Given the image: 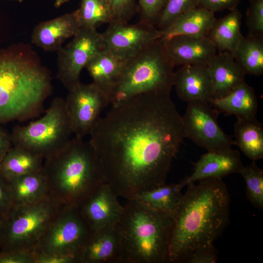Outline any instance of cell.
<instances>
[{"mask_svg":"<svg viewBox=\"0 0 263 263\" xmlns=\"http://www.w3.org/2000/svg\"><path fill=\"white\" fill-rule=\"evenodd\" d=\"M125 60L102 49L89 61L85 68L93 82L108 95L116 82Z\"/></svg>","mask_w":263,"mask_h":263,"instance_id":"23","label":"cell"},{"mask_svg":"<svg viewBox=\"0 0 263 263\" xmlns=\"http://www.w3.org/2000/svg\"><path fill=\"white\" fill-rule=\"evenodd\" d=\"M73 133L65 100L57 97L40 118L15 127L10 138L13 146L28 150L45 159L62 150Z\"/></svg>","mask_w":263,"mask_h":263,"instance_id":"8","label":"cell"},{"mask_svg":"<svg viewBox=\"0 0 263 263\" xmlns=\"http://www.w3.org/2000/svg\"><path fill=\"white\" fill-rule=\"evenodd\" d=\"M167 0H138V12L140 13L141 19L155 26Z\"/></svg>","mask_w":263,"mask_h":263,"instance_id":"35","label":"cell"},{"mask_svg":"<svg viewBox=\"0 0 263 263\" xmlns=\"http://www.w3.org/2000/svg\"><path fill=\"white\" fill-rule=\"evenodd\" d=\"M81 27L96 29L112 21V14L107 0H81L76 9Z\"/></svg>","mask_w":263,"mask_h":263,"instance_id":"30","label":"cell"},{"mask_svg":"<svg viewBox=\"0 0 263 263\" xmlns=\"http://www.w3.org/2000/svg\"><path fill=\"white\" fill-rule=\"evenodd\" d=\"M52 91L51 73L29 45L0 48V121L35 117Z\"/></svg>","mask_w":263,"mask_h":263,"instance_id":"3","label":"cell"},{"mask_svg":"<svg viewBox=\"0 0 263 263\" xmlns=\"http://www.w3.org/2000/svg\"><path fill=\"white\" fill-rule=\"evenodd\" d=\"M13 205L9 181L0 173V220Z\"/></svg>","mask_w":263,"mask_h":263,"instance_id":"39","label":"cell"},{"mask_svg":"<svg viewBox=\"0 0 263 263\" xmlns=\"http://www.w3.org/2000/svg\"><path fill=\"white\" fill-rule=\"evenodd\" d=\"M69 0H56L54 4V6L56 8L60 7L62 5L65 3L68 2Z\"/></svg>","mask_w":263,"mask_h":263,"instance_id":"42","label":"cell"},{"mask_svg":"<svg viewBox=\"0 0 263 263\" xmlns=\"http://www.w3.org/2000/svg\"><path fill=\"white\" fill-rule=\"evenodd\" d=\"M106 183L127 200L166 183L185 138L170 93H149L113 106L91 133Z\"/></svg>","mask_w":263,"mask_h":263,"instance_id":"1","label":"cell"},{"mask_svg":"<svg viewBox=\"0 0 263 263\" xmlns=\"http://www.w3.org/2000/svg\"><path fill=\"white\" fill-rule=\"evenodd\" d=\"M182 116L185 138H188L207 151L231 148L234 145L232 137L220 127L219 112L209 103L195 101L188 103Z\"/></svg>","mask_w":263,"mask_h":263,"instance_id":"10","label":"cell"},{"mask_svg":"<svg viewBox=\"0 0 263 263\" xmlns=\"http://www.w3.org/2000/svg\"><path fill=\"white\" fill-rule=\"evenodd\" d=\"M188 186L173 215L169 263H186L199 246L213 244L229 222L230 195L222 179Z\"/></svg>","mask_w":263,"mask_h":263,"instance_id":"2","label":"cell"},{"mask_svg":"<svg viewBox=\"0 0 263 263\" xmlns=\"http://www.w3.org/2000/svg\"><path fill=\"white\" fill-rule=\"evenodd\" d=\"M63 206L49 195L34 203L13 205L0 220V252L32 251Z\"/></svg>","mask_w":263,"mask_h":263,"instance_id":"7","label":"cell"},{"mask_svg":"<svg viewBox=\"0 0 263 263\" xmlns=\"http://www.w3.org/2000/svg\"><path fill=\"white\" fill-rule=\"evenodd\" d=\"M10 135L0 128V162L11 147Z\"/></svg>","mask_w":263,"mask_h":263,"instance_id":"41","label":"cell"},{"mask_svg":"<svg viewBox=\"0 0 263 263\" xmlns=\"http://www.w3.org/2000/svg\"><path fill=\"white\" fill-rule=\"evenodd\" d=\"M89 225L78 207L63 206L41 237L32 252L75 257L91 234Z\"/></svg>","mask_w":263,"mask_h":263,"instance_id":"9","label":"cell"},{"mask_svg":"<svg viewBox=\"0 0 263 263\" xmlns=\"http://www.w3.org/2000/svg\"><path fill=\"white\" fill-rule=\"evenodd\" d=\"M102 34L103 48L126 60L161 38L154 25L140 19L134 24L113 22Z\"/></svg>","mask_w":263,"mask_h":263,"instance_id":"13","label":"cell"},{"mask_svg":"<svg viewBox=\"0 0 263 263\" xmlns=\"http://www.w3.org/2000/svg\"><path fill=\"white\" fill-rule=\"evenodd\" d=\"M173 87L178 97L189 103L214 99L212 79L207 65H185L174 73Z\"/></svg>","mask_w":263,"mask_h":263,"instance_id":"17","label":"cell"},{"mask_svg":"<svg viewBox=\"0 0 263 263\" xmlns=\"http://www.w3.org/2000/svg\"><path fill=\"white\" fill-rule=\"evenodd\" d=\"M207 66L213 83L214 99L226 96L245 82V74L230 53H217Z\"/></svg>","mask_w":263,"mask_h":263,"instance_id":"20","label":"cell"},{"mask_svg":"<svg viewBox=\"0 0 263 263\" xmlns=\"http://www.w3.org/2000/svg\"><path fill=\"white\" fill-rule=\"evenodd\" d=\"M102 49V34L96 29L81 27L71 41L57 51V78L69 91L81 82L82 69Z\"/></svg>","mask_w":263,"mask_h":263,"instance_id":"12","label":"cell"},{"mask_svg":"<svg viewBox=\"0 0 263 263\" xmlns=\"http://www.w3.org/2000/svg\"><path fill=\"white\" fill-rule=\"evenodd\" d=\"M173 216L128 200L116 223L125 263H169Z\"/></svg>","mask_w":263,"mask_h":263,"instance_id":"5","label":"cell"},{"mask_svg":"<svg viewBox=\"0 0 263 263\" xmlns=\"http://www.w3.org/2000/svg\"><path fill=\"white\" fill-rule=\"evenodd\" d=\"M81 27L77 10L39 23L34 28L31 42L46 51H58Z\"/></svg>","mask_w":263,"mask_h":263,"instance_id":"19","label":"cell"},{"mask_svg":"<svg viewBox=\"0 0 263 263\" xmlns=\"http://www.w3.org/2000/svg\"><path fill=\"white\" fill-rule=\"evenodd\" d=\"M217 251L213 244H210L196 248L188 257L186 263H214L217 261Z\"/></svg>","mask_w":263,"mask_h":263,"instance_id":"36","label":"cell"},{"mask_svg":"<svg viewBox=\"0 0 263 263\" xmlns=\"http://www.w3.org/2000/svg\"><path fill=\"white\" fill-rule=\"evenodd\" d=\"M209 104L219 112L237 118L256 117L258 102L254 88L245 82L226 96L215 99Z\"/></svg>","mask_w":263,"mask_h":263,"instance_id":"22","label":"cell"},{"mask_svg":"<svg viewBox=\"0 0 263 263\" xmlns=\"http://www.w3.org/2000/svg\"><path fill=\"white\" fill-rule=\"evenodd\" d=\"M200 0H168L156 27L163 29L186 12L199 6Z\"/></svg>","mask_w":263,"mask_h":263,"instance_id":"32","label":"cell"},{"mask_svg":"<svg viewBox=\"0 0 263 263\" xmlns=\"http://www.w3.org/2000/svg\"><path fill=\"white\" fill-rule=\"evenodd\" d=\"M231 54L245 75L263 74V37L243 36Z\"/></svg>","mask_w":263,"mask_h":263,"instance_id":"28","label":"cell"},{"mask_svg":"<svg viewBox=\"0 0 263 263\" xmlns=\"http://www.w3.org/2000/svg\"><path fill=\"white\" fill-rule=\"evenodd\" d=\"M65 101L73 132L80 139L91 134L110 104L107 94L94 82H80L69 90Z\"/></svg>","mask_w":263,"mask_h":263,"instance_id":"11","label":"cell"},{"mask_svg":"<svg viewBox=\"0 0 263 263\" xmlns=\"http://www.w3.org/2000/svg\"><path fill=\"white\" fill-rule=\"evenodd\" d=\"M234 145L252 161L263 158V127L256 117L237 118L233 126Z\"/></svg>","mask_w":263,"mask_h":263,"instance_id":"24","label":"cell"},{"mask_svg":"<svg viewBox=\"0 0 263 263\" xmlns=\"http://www.w3.org/2000/svg\"><path fill=\"white\" fill-rule=\"evenodd\" d=\"M243 166L240 152L231 148L207 151L195 163L191 174L180 182L184 187L206 179H222L232 173H239Z\"/></svg>","mask_w":263,"mask_h":263,"instance_id":"16","label":"cell"},{"mask_svg":"<svg viewBox=\"0 0 263 263\" xmlns=\"http://www.w3.org/2000/svg\"><path fill=\"white\" fill-rule=\"evenodd\" d=\"M8 0L16 1L19 2H22L23 1V0Z\"/></svg>","mask_w":263,"mask_h":263,"instance_id":"43","label":"cell"},{"mask_svg":"<svg viewBox=\"0 0 263 263\" xmlns=\"http://www.w3.org/2000/svg\"></svg>","mask_w":263,"mask_h":263,"instance_id":"44","label":"cell"},{"mask_svg":"<svg viewBox=\"0 0 263 263\" xmlns=\"http://www.w3.org/2000/svg\"><path fill=\"white\" fill-rule=\"evenodd\" d=\"M164 41L174 66L188 64L207 65L217 52L207 37L178 36Z\"/></svg>","mask_w":263,"mask_h":263,"instance_id":"18","label":"cell"},{"mask_svg":"<svg viewBox=\"0 0 263 263\" xmlns=\"http://www.w3.org/2000/svg\"><path fill=\"white\" fill-rule=\"evenodd\" d=\"M174 67L164 40H156L125 60L118 79L109 94L110 104L115 106L146 94L170 93L173 87Z\"/></svg>","mask_w":263,"mask_h":263,"instance_id":"6","label":"cell"},{"mask_svg":"<svg viewBox=\"0 0 263 263\" xmlns=\"http://www.w3.org/2000/svg\"><path fill=\"white\" fill-rule=\"evenodd\" d=\"M239 173L243 177L246 194L251 203L260 210L263 209V170L255 161L241 168Z\"/></svg>","mask_w":263,"mask_h":263,"instance_id":"31","label":"cell"},{"mask_svg":"<svg viewBox=\"0 0 263 263\" xmlns=\"http://www.w3.org/2000/svg\"><path fill=\"white\" fill-rule=\"evenodd\" d=\"M34 254L35 263H78L77 258L72 256L35 253Z\"/></svg>","mask_w":263,"mask_h":263,"instance_id":"40","label":"cell"},{"mask_svg":"<svg viewBox=\"0 0 263 263\" xmlns=\"http://www.w3.org/2000/svg\"><path fill=\"white\" fill-rule=\"evenodd\" d=\"M107 0L112 14L111 22H128L138 12V0Z\"/></svg>","mask_w":263,"mask_h":263,"instance_id":"33","label":"cell"},{"mask_svg":"<svg viewBox=\"0 0 263 263\" xmlns=\"http://www.w3.org/2000/svg\"><path fill=\"white\" fill-rule=\"evenodd\" d=\"M180 182L165 183L149 190L142 192L133 199L156 210L174 215L182 199Z\"/></svg>","mask_w":263,"mask_h":263,"instance_id":"29","label":"cell"},{"mask_svg":"<svg viewBox=\"0 0 263 263\" xmlns=\"http://www.w3.org/2000/svg\"><path fill=\"white\" fill-rule=\"evenodd\" d=\"M0 263H35L31 251H12L0 252Z\"/></svg>","mask_w":263,"mask_h":263,"instance_id":"37","label":"cell"},{"mask_svg":"<svg viewBox=\"0 0 263 263\" xmlns=\"http://www.w3.org/2000/svg\"><path fill=\"white\" fill-rule=\"evenodd\" d=\"M48 195L63 206L79 207L106 183L98 155L90 142L75 137L56 154L44 159Z\"/></svg>","mask_w":263,"mask_h":263,"instance_id":"4","label":"cell"},{"mask_svg":"<svg viewBox=\"0 0 263 263\" xmlns=\"http://www.w3.org/2000/svg\"><path fill=\"white\" fill-rule=\"evenodd\" d=\"M246 13L249 34L263 37V0H250Z\"/></svg>","mask_w":263,"mask_h":263,"instance_id":"34","label":"cell"},{"mask_svg":"<svg viewBox=\"0 0 263 263\" xmlns=\"http://www.w3.org/2000/svg\"><path fill=\"white\" fill-rule=\"evenodd\" d=\"M79 263H125L116 224L92 231L80 252Z\"/></svg>","mask_w":263,"mask_h":263,"instance_id":"15","label":"cell"},{"mask_svg":"<svg viewBox=\"0 0 263 263\" xmlns=\"http://www.w3.org/2000/svg\"><path fill=\"white\" fill-rule=\"evenodd\" d=\"M8 181L13 205L34 203L48 196L47 181L42 169Z\"/></svg>","mask_w":263,"mask_h":263,"instance_id":"25","label":"cell"},{"mask_svg":"<svg viewBox=\"0 0 263 263\" xmlns=\"http://www.w3.org/2000/svg\"><path fill=\"white\" fill-rule=\"evenodd\" d=\"M216 19L214 14L197 7L183 14L166 28L159 30L166 40L178 36L206 37Z\"/></svg>","mask_w":263,"mask_h":263,"instance_id":"21","label":"cell"},{"mask_svg":"<svg viewBox=\"0 0 263 263\" xmlns=\"http://www.w3.org/2000/svg\"><path fill=\"white\" fill-rule=\"evenodd\" d=\"M242 16L237 9L216 19L207 37L219 52L232 53L243 36L241 32Z\"/></svg>","mask_w":263,"mask_h":263,"instance_id":"26","label":"cell"},{"mask_svg":"<svg viewBox=\"0 0 263 263\" xmlns=\"http://www.w3.org/2000/svg\"><path fill=\"white\" fill-rule=\"evenodd\" d=\"M241 0H200L199 7L213 13L225 10L232 11L236 8Z\"/></svg>","mask_w":263,"mask_h":263,"instance_id":"38","label":"cell"},{"mask_svg":"<svg viewBox=\"0 0 263 263\" xmlns=\"http://www.w3.org/2000/svg\"><path fill=\"white\" fill-rule=\"evenodd\" d=\"M118 196L105 183L92 193L79 206L80 212L92 231L115 225L123 206Z\"/></svg>","mask_w":263,"mask_h":263,"instance_id":"14","label":"cell"},{"mask_svg":"<svg viewBox=\"0 0 263 263\" xmlns=\"http://www.w3.org/2000/svg\"><path fill=\"white\" fill-rule=\"evenodd\" d=\"M44 158L20 147H11L0 162V173L7 180L42 169Z\"/></svg>","mask_w":263,"mask_h":263,"instance_id":"27","label":"cell"}]
</instances>
